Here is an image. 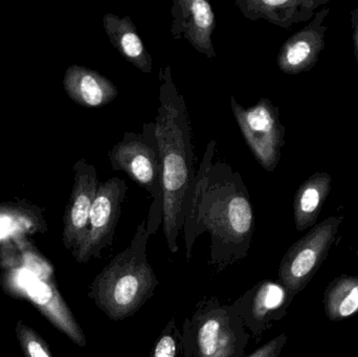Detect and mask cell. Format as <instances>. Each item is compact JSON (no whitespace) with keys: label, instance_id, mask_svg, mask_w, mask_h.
I'll return each instance as SVG.
<instances>
[{"label":"cell","instance_id":"obj_1","mask_svg":"<svg viewBox=\"0 0 358 357\" xmlns=\"http://www.w3.org/2000/svg\"><path fill=\"white\" fill-rule=\"evenodd\" d=\"M216 146L215 140L208 143L198 168L183 232L187 261L196 239L210 233L208 263L219 272L248 256L255 214L241 174L224 161H214Z\"/></svg>","mask_w":358,"mask_h":357},{"label":"cell","instance_id":"obj_2","mask_svg":"<svg viewBox=\"0 0 358 357\" xmlns=\"http://www.w3.org/2000/svg\"><path fill=\"white\" fill-rule=\"evenodd\" d=\"M159 106L155 123L163 163V230L171 253L178 251L197 171L194 169L189 111L173 81L171 65L159 69Z\"/></svg>","mask_w":358,"mask_h":357},{"label":"cell","instance_id":"obj_3","mask_svg":"<svg viewBox=\"0 0 358 357\" xmlns=\"http://www.w3.org/2000/svg\"><path fill=\"white\" fill-rule=\"evenodd\" d=\"M149 237L144 219L138 224L129 247L117 254L92 283L90 297L113 322L136 314L159 286L147 256Z\"/></svg>","mask_w":358,"mask_h":357},{"label":"cell","instance_id":"obj_4","mask_svg":"<svg viewBox=\"0 0 358 357\" xmlns=\"http://www.w3.org/2000/svg\"><path fill=\"white\" fill-rule=\"evenodd\" d=\"M180 333L182 357H245L250 339L233 304L216 297L198 302Z\"/></svg>","mask_w":358,"mask_h":357},{"label":"cell","instance_id":"obj_5","mask_svg":"<svg viewBox=\"0 0 358 357\" xmlns=\"http://www.w3.org/2000/svg\"><path fill=\"white\" fill-rule=\"evenodd\" d=\"M113 171H123L152 197L147 231L153 235L163 224V163L155 122L144 124L143 131L126 132L109 151Z\"/></svg>","mask_w":358,"mask_h":357},{"label":"cell","instance_id":"obj_6","mask_svg":"<svg viewBox=\"0 0 358 357\" xmlns=\"http://www.w3.org/2000/svg\"><path fill=\"white\" fill-rule=\"evenodd\" d=\"M344 216H331L315 224L305 236L292 245L282 258L279 282L292 297L304 291L327 259L336 242Z\"/></svg>","mask_w":358,"mask_h":357},{"label":"cell","instance_id":"obj_7","mask_svg":"<svg viewBox=\"0 0 358 357\" xmlns=\"http://www.w3.org/2000/svg\"><path fill=\"white\" fill-rule=\"evenodd\" d=\"M238 127L255 159L267 172L277 169L285 146L286 128L280 119V108L269 99L261 98L254 106L245 107L229 96Z\"/></svg>","mask_w":358,"mask_h":357},{"label":"cell","instance_id":"obj_8","mask_svg":"<svg viewBox=\"0 0 358 357\" xmlns=\"http://www.w3.org/2000/svg\"><path fill=\"white\" fill-rule=\"evenodd\" d=\"M127 189L125 180L120 177L100 182L90 211L87 235L75 253L78 261L83 263L100 258L102 252L113 245Z\"/></svg>","mask_w":358,"mask_h":357},{"label":"cell","instance_id":"obj_9","mask_svg":"<svg viewBox=\"0 0 358 357\" xmlns=\"http://www.w3.org/2000/svg\"><path fill=\"white\" fill-rule=\"evenodd\" d=\"M294 298L279 281L262 280L233 303L246 330L256 343L287 314Z\"/></svg>","mask_w":358,"mask_h":357},{"label":"cell","instance_id":"obj_10","mask_svg":"<svg viewBox=\"0 0 358 357\" xmlns=\"http://www.w3.org/2000/svg\"><path fill=\"white\" fill-rule=\"evenodd\" d=\"M73 186L64 215L63 239L73 254L79 249L87 235L90 211L98 192L96 167L84 159L73 165Z\"/></svg>","mask_w":358,"mask_h":357},{"label":"cell","instance_id":"obj_11","mask_svg":"<svg viewBox=\"0 0 358 357\" xmlns=\"http://www.w3.org/2000/svg\"><path fill=\"white\" fill-rule=\"evenodd\" d=\"M329 13L330 8L323 6L315 13L308 25L284 42L277 57L278 67L282 73L300 75L311 71L319 62L326 46L328 27L325 20Z\"/></svg>","mask_w":358,"mask_h":357},{"label":"cell","instance_id":"obj_12","mask_svg":"<svg viewBox=\"0 0 358 357\" xmlns=\"http://www.w3.org/2000/svg\"><path fill=\"white\" fill-rule=\"evenodd\" d=\"M171 35L173 40L185 38L208 60L216 58L213 34L216 17L206 0H174L171 8Z\"/></svg>","mask_w":358,"mask_h":357},{"label":"cell","instance_id":"obj_13","mask_svg":"<svg viewBox=\"0 0 358 357\" xmlns=\"http://www.w3.org/2000/svg\"><path fill=\"white\" fill-rule=\"evenodd\" d=\"M329 0H238L235 6L250 21L266 20L283 29L306 22L315 16L317 8Z\"/></svg>","mask_w":358,"mask_h":357},{"label":"cell","instance_id":"obj_14","mask_svg":"<svg viewBox=\"0 0 358 357\" xmlns=\"http://www.w3.org/2000/svg\"><path fill=\"white\" fill-rule=\"evenodd\" d=\"M63 88L73 102L85 108L106 106L119 96V89L108 78L77 64L65 71Z\"/></svg>","mask_w":358,"mask_h":357},{"label":"cell","instance_id":"obj_15","mask_svg":"<svg viewBox=\"0 0 358 357\" xmlns=\"http://www.w3.org/2000/svg\"><path fill=\"white\" fill-rule=\"evenodd\" d=\"M103 27L109 41L130 64L144 73H151L153 58L145 48L138 29L129 15L120 17L107 13L103 16Z\"/></svg>","mask_w":358,"mask_h":357},{"label":"cell","instance_id":"obj_16","mask_svg":"<svg viewBox=\"0 0 358 357\" xmlns=\"http://www.w3.org/2000/svg\"><path fill=\"white\" fill-rule=\"evenodd\" d=\"M331 186V175L326 172H317L300 184L292 205L298 232H304L317 224Z\"/></svg>","mask_w":358,"mask_h":357},{"label":"cell","instance_id":"obj_17","mask_svg":"<svg viewBox=\"0 0 358 357\" xmlns=\"http://www.w3.org/2000/svg\"><path fill=\"white\" fill-rule=\"evenodd\" d=\"M324 309L330 322H342L358 314V275H342L324 293Z\"/></svg>","mask_w":358,"mask_h":357},{"label":"cell","instance_id":"obj_18","mask_svg":"<svg viewBox=\"0 0 358 357\" xmlns=\"http://www.w3.org/2000/svg\"><path fill=\"white\" fill-rule=\"evenodd\" d=\"M29 297L38 305L45 306L48 312L54 316L59 327L67 333L69 337L78 345H86L85 337L82 333L79 325L76 322L75 319L71 316V312L67 309L66 306L63 303L58 295L52 291V287L42 281L38 280L35 277L31 279L24 285Z\"/></svg>","mask_w":358,"mask_h":357},{"label":"cell","instance_id":"obj_19","mask_svg":"<svg viewBox=\"0 0 358 357\" xmlns=\"http://www.w3.org/2000/svg\"><path fill=\"white\" fill-rule=\"evenodd\" d=\"M43 226L42 209L27 201L0 203V241Z\"/></svg>","mask_w":358,"mask_h":357},{"label":"cell","instance_id":"obj_20","mask_svg":"<svg viewBox=\"0 0 358 357\" xmlns=\"http://www.w3.org/2000/svg\"><path fill=\"white\" fill-rule=\"evenodd\" d=\"M180 339L181 333L176 327V316H173L157 337L149 357H178Z\"/></svg>","mask_w":358,"mask_h":357},{"label":"cell","instance_id":"obj_21","mask_svg":"<svg viewBox=\"0 0 358 357\" xmlns=\"http://www.w3.org/2000/svg\"><path fill=\"white\" fill-rule=\"evenodd\" d=\"M287 335L284 333H281L245 357H279L287 343Z\"/></svg>","mask_w":358,"mask_h":357},{"label":"cell","instance_id":"obj_22","mask_svg":"<svg viewBox=\"0 0 358 357\" xmlns=\"http://www.w3.org/2000/svg\"><path fill=\"white\" fill-rule=\"evenodd\" d=\"M27 354L29 357H50L43 346L37 341V340H29L27 345Z\"/></svg>","mask_w":358,"mask_h":357},{"label":"cell","instance_id":"obj_23","mask_svg":"<svg viewBox=\"0 0 358 357\" xmlns=\"http://www.w3.org/2000/svg\"><path fill=\"white\" fill-rule=\"evenodd\" d=\"M351 25H352L353 46L358 67V8L351 10Z\"/></svg>","mask_w":358,"mask_h":357},{"label":"cell","instance_id":"obj_24","mask_svg":"<svg viewBox=\"0 0 358 357\" xmlns=\"http://www.w3.org/2000/svg\"><path fill=\"white\" fill-rule=\"evenodd\" d=\"M357 255L358 256V249H357Z\"/></svg>","mask_w":358,"mask_h":357}]
</instances>
